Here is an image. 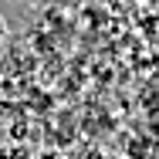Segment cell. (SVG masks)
<instances>
[{
	"instance_id": "6da1fadb",
	"label": "cell",
	"mask_w": 159,
	"mask_h": 159,
	"mask_svg": "<svg viewBox=\"0 0 159 159\" xmlns=\"http://www.w3.org/2000/svg\"><path fill=\"white\" fill-rule=\"evenodd\" d=\"M7 31H10V27H7V17L0 14V41H7Z\"/></svg>"
}]
</instances>
